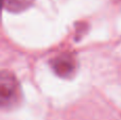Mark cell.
Wrapping results in <instances>:
<instances>
[{
    "label": "cell",
    "instance_id": "3957f363",
    "mask_svg": "<svg viewBox=\"0 0 121 120\" xmlns=\"http://www.w3.org/2000/svg\"><path fill=\"white\" fill-rule=\"evenodd\" d=\"M34 0H3V8L11 13H20L29 9Z\"/></svg>",
    "mask_w": 121,
    "mask_h": 120
},
{
    "label": "cell",
    "instance_id": "6da1fadb",
    "mask_svg": "<svg viewBox=\"0 0 121 120\" xmlns=\"http://www.w3.org/2000/svg\"><path fill=\"white\" fill-rule=\"evenodd\" d=\"M21 90L17 79L10 71L3 70L0 76V104L2 110H10L18 104Z\"/></svg>",
    "mask_w": 121,
    "mask_h": 120
},
{
    "label": "cell",
    "instance_id": "7a4b0ae2",
    "mask_svg": "<svg viewBox=\"0 0 121 120\" xmlns=\"http://www.w3.org/2000/svg\"><path fill=\"white\" fill-rule=\"evenodd\" d=\"M53 72L60 78H70L77 69V60L70 52H63L57 54L50 61Z\"/></svg>",
    "mask_w": 121,
    "mask_h": 120
}]
</instances>
